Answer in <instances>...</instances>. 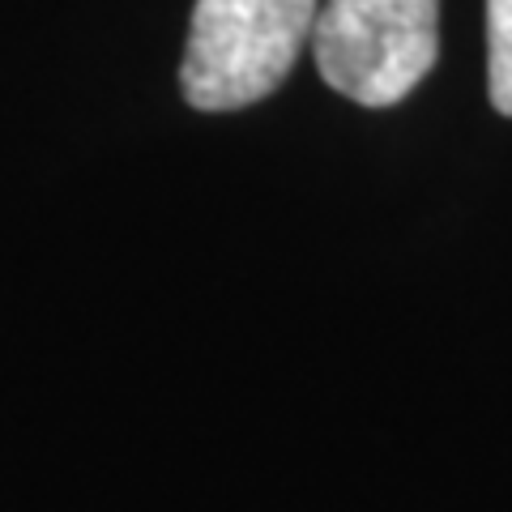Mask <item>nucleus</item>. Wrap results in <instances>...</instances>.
<instances>
[{"mask_svg": "<svg viewBox=\"0 0 512 512\" xmlns=\"http://www.w3.org/2000/svg\"><path fill=\"white\" fill-rule=\"evenodd\" d=\"M316 0H197L180 64L197 111H239L282 86L312 39Z\"/></svg>", "mask_w": 512, "mask_h": 512, "instance_id": "1", "label": "nucleus"}, {"mask_svg": "<svg viewBox=\"0 0 512 512\" xmlns=\"http://www.w3.org/2000/svg\"><path fill=\"white\" fill-rule=\"evenodd\" d=\"M312 52L338 94L363 107H393L440 56V0H325Z\"/></svg>", "mask_w": 512, "mask_h": 512, "instance_id": "2", "label": "nucleus"}, {"mask_svg": "<svg viewBox=\"0 0 512 512\" xmlns=\"http://www.w3.org/2000/svg\"><path fill=\"white\" fill-rule=\"evenodd\" d=\"M487 90L500 116H512V0H487Z\"/></svg>", "mask_w": 512, "mask_h": 512, "instance_id": "3", "label": "nucleus"}]
</instances>
